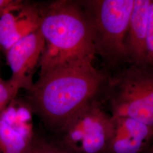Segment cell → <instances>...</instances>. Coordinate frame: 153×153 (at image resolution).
<instances>
[{
    "label": "cell",
    "instance_id": "6da1fadb",
    "mask_svg": "<svg viewBox=\"0 0 153 153\" xmlns=\"http://www.w3.org/2000/svg\"><path fill=\"white\" fill-rule=\"evenodd\" d=\"M93 60L58 67L39 75L27 91V102L33 112L56 131L94 98L105 76Z\"/></svg>",
    "mask_w": 153,
    "mask_h": 153
},
{
    "label": "cell",
    "instance_id": "7a4b0ae2",
    "mask_svg": "<svg viewBox=\"0 0 153 153\" xmlns=\"http://www.w3.org/2000/svg\"><path fill=\"white\" fill-rule=\"evenodd\" d=\"M39 30L44 40L39 75L55 68L93 60L92 29L79 1L58 0L39 5Z\"/></svg>",
    "mask_w": 153,
    "mask_h": 153
},
{
    "label": "cell",
    "instance_id": "3957f363",
    "mask_svg": "<svg viewBox=\"0 0 153 153\" xmlns=\"http://www.w3.org/2000/svg\"><path fill=\"white\" fill-rule=\"evenodd\" d=\"M92 29L96 55L115 68L127 62L125 43L134 0L79 1Z\"/></svg>",
    "mask_w": 153,
    "mask_h": 153
},
{
    "label": "cell",
    "instance_id": "277c9868",
    "mask_svg": "<svg viewBox=\"0 0 153 153\" xmlns=\"http://www.w3.org/2000/svg\"><path fill=\"white\" fill-rule=\"evenodd\" d=\"M112 116L138 121L153 128V66L133 64L108 80Z\"/></svg>",
    "mask_w": 153,
    "mask_h": 153
},
{
    "label": "cell",
    "instance_id": "5b68a950",
    "mask_svg": "<svg viewBox=\"0 0 153 153\" xmlns=\"http://www.w3.org/2000/svg\"><path fill=\"white\" fill-rule=\"evenodd\" d=\"M56 131L70 153H106L113 132L112 116L93 99Z\"/></svg>",
    "mask_w": 153,
    "mask_h": 153
},
{
    "label": "cell",
    "instance_id": "8992f818",
    "mask_svg": "<svg viewBox=\"0 0 153 153\" xmlns=\"http://www.w3.org/2000/svg\"><path fill=\"white\" fill-rule=\"evenodd\" d=\"M33 113L16 97L0 114V153H30L36 140Z\"/></svg>",
    "mask_w": 153,
    "mask_h": 153
},
{
    "label": "cell",
    "instance_id": "52a82bcc",
    "mask_svg": "<svg viewBox=\"0 0 153 153\" xmlns=\"http://www.w3.org/2000/svg\"><path fill=\"white\" fill-rule=\"evenodd\" d=\"M44 40L39 30L21 39L6 52L11 71L9 80L20 89L27 91L33 87V75L44 50Z\"/></svg>",
    "mask_w": 153,
    "mask_h": 153
},
{
    "label": "cell",
    "instance_id": "ba28073f",
    "mask_svg": "<svg viewBox=\"0 0 153 153\" xmlns=\"http://www.w3.org/2000/svg\"><path fill=\"white\" fill-rule=\"evenodd\" d=\"M15 11L6 12L0 18V49L5 53L16 42L39 29L40 25L39 5L25 2L16 14Z\"/></svg>",
    "mask_w": 153,
    "mask_h": 153
},
{
    "label": "cell",
    "instance_id": "9c48e42d",
    "mask_svg": "<svg viewBox=\"0 0 153 153\" xmlns=\"http://www.w3.org/2000/svg\"><path fill=\"white\" fill-rule=\"evenodd\" d=\"M111 116L113 132L106 153H140L153 134V128L131 118Z\"/></svg>",
    "mask_w": 153,
    "mask_h": 153
},
{
    "label": "cell",
    "instance_id": "30bf717a",
    "mask_svg": "<svg viewBox=\"0 0 153 153\" xmlns=\"http://www.w3.org/2000/svg\"><path fill=\"white\" fill-rule=\"evenodd\" d=\"M152 0H134L126 36L127 62L145 64L146 39L149 8Z\"/></svg>",
    "mask_w": 153,
    "mask_h": 153
},
{
    "label": "cell",
    "instance_id": "8fae6325",
    "mask_svg": "<svg viewBox=\"0 0 153 153\" xmlns=\"http://www.w3.org/2000/svg\"><path fill=\"white\" fill-rule=\"evenodd\" d=\"M19 90L9 79L0 77V114L16 98Z\"/></svg>",
    "mask_w": 153,
    "mask_h": 153
},
{
    "label": "cell",
    "instance_id": "7c38bea8",
    "mask_svg": "<svg viewBox=\"0 0 153 153\" xmlns=\"http://www.w3.org/2000/svg\"><path fill=\"white\" fill-rule=\"evenodd\" d=\"M146 57L145 64L153 66V0H152L149 13L146 39Z\"/></svg>",
    "mask_w": 153,
    "mask_h": 153
},
{
    "label": "cell",
    "instance_id": "4fadbf2b",
    "mask_svg": "<svg viewBox=\"0 0 153 153\" xmlns=\"http://www.w3.org/2000/svg\"><path fill=\"white\" fill-rule=\"evenodd\" d=\"M33 149L35 153H70L59 143L57 144L36 138Z\"/></svg>",
    "mask_w": 153,
    "mask_h": 153
},
{
    "label": "cell",
    "instance_id": "5bb4252c",
    "mask_svg": "<svg viewBox=\"0 0 153 153\" xmlns=\"http://www.w3.org/2000/svg\"><path fill=\"white\" fill-rule=\"evenodd\" d=\"M25 3L19 0H0V18L6 12L21 9Z\"/></svg>",
    "mask_w": 153,
    "mask_h": 153
},
{
    "label": "cell",
    "instance_id": "9a60e30c",
    "mask_svg": "<svg viewBox=\"0 0 153 153\" xmlns=\"http://www.w3.org/2000/svg\"><path fill=\"white\" fill-rule=\"evenodd\" d=\"M30 153H35V150H34V149H33H33H32V150H31V151Z\"/></svg>",
    "mask_w": 153,
    "mask_h": 153
}]
</instances>
